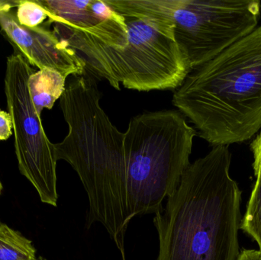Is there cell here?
<instances>
[{"mask_svg": "<svg viewBox=\"0 0 261 260\" xmlns=\"http://www.w3.org/2000/svg\"><path fill=\"white\" fill-rule=\"evenodd\" d=\"M228 146L189 166L165 207L154 214L156 260H237L242 191L230 175Z\"/></svg>", "mask_w": 261, "mask_h": 260, "instance_id": "obj_1", "label": "cell"}, {"mask_svg": "<svg viewBox=\"0 0 261 260\" xmlns=\"http://www.w3.org/2000/svg\"><path fill=\"white\" fill-rule=\"evenodd\" d=\"M99 100L94 79L74 76L60 99L69 132L54 147L57 160L73 167L88 197L86 228L102 224L125 260V234L132 220L127 206L125 134L112 123Z\"/></svg>", "mask_w": 261, "mask_h": 260, "instance_id": "obj_2", "label": "cell"}, {"mask_svg": "<svg viewBox=\"0 0 261 260\" xmlns=\"http://www.w3.org/2000/svg\"><path fill=\"white\" fill-rule=\"evenodd\" d=\"M125 18L128 42L110 47L54 21V34L73 49L87 70L120 90H176L191 71L174 35V0H106Z\"/></svg>", "mask_w": 261, "mask_h": 260, "instance_id": "obj_3", "label": "cell"}, {"mask_svg": "<svg viewBox=\"0 0 261 260\" xmlns=\"http://www.w3.org/2000/svg\"><path fill=\"white\" fill-rule=\"evenodd\" d=\"M173 104L214 147L252 138L261 129V25L191 70Z\"/></svg>", "mask_w": 261, "mask_h": 260, "instance_id": "obj_4", "label": "cell"}, {"mask_svg": "<svg viewBox=\"0 0 261 260\" xmlns=\"http://www.w3.org/2000/svg\"><path fill=\"white\" fill-rule=\"evenodd\" d=\"M130 219L155 214L177 189L190 163L196 131L179 111L135 116L124 133Z\"/></svg>", "mask_w": 261, "mask_h": 260, "instance_id": "obj_5", "label": "cell"}, {"mask_svg": "<svg viewBox=\"0 0 261 260\" xmlns=\"http://www.w3.org/2000/svg\"><path fill=\"white\" fill-rule=\"evenodd\" d=\"M259 0H174L175 39L191 70L254 32Z\"/></svg>", "mask_w": 261, "mask_h": 260, "instance_id": "obj_6", "label": "cell"}, {"mask_svg": "<svg viewBox=\"0 0 261 260\" xmlns=\"http://www.w3.org/2000/svg\"><path fill=\"white\" fill-rule=\"evenodd\" d=\"M34 70L21 53L8 57L4 79L8 111L12 118L18 169L36 189L41 203L57 207V160L54 143L43 128L29 90Z\"/></svg>", "mask_w": 261, "mask_h": 260, "instance_id": "obj_7", "label": "cell"}, {"mask_svg": "<svg viewBox=\"0 0 261 260\" xmlns=\"http://www.w3.org/2000/svg\"><path fill=\"white\" fill-rule=\"evenodd\" d=\"M0 27L29 64L39 70L52 69L65 77L70 75L85 76V63L51 31L41 26L28 27L21 25L11 11L0 12Z\"/></svg>", "mask_w": 261, "mask_h": 260, "instance_id": "obj_8", "label": "cell"}, {"mask_svg": "<svg viewBox=\"0 0 261 260\" xmlns=\"http://www.w3.org/2000/svg\"><path fill=\"white\" fill-rule=\"evenodd\" d=\"M47 11L50 22L59 21L76 33L107 46L124 47L128 42L125 18L115 12L102 18L92 11L91 0H37Z\"/></svg>", "mask_w": 261, "mask_h": 260, "instance_id": "obj_9", "label": "cell"}, {"mask_svg": "<svg viewBox=\"0 0 261 260\" xmlns=\"http://www.w3.org/2000/svg\"><path fill=\"white\" fill-rule=\"evenodd\" d=\"M67 77L52 69H43L32 73L29 90L37 112L41 115L44 108L51 109L65 91Z\"/></svg>", "mask_w": 261, "mask_h": 260, "instance_id": "obj_10", "label": "cell"}, {"mask_svg": "<svg viewBox=\"0 0 261 260\" xmlns=\"http://www.w3.org/2000/svg\"><path fill=\"white\" fill-rule=\"evenodd\" d=\"M30 240L0 221V260H36Z\"/></svg>", "mask_w": 261, "mask_h": 260, "instance_id": "obj_11", "label": "cell"}, {"mask_svg": "<svg viewBox=\"0 0 261 260\" xmlns=\"http://www.w3.org/2000/svg\"><path fill=\"white\" fill-rule=\"evenodd\" d=\"M254 171L257 180L247 206L246 213L241 221L240 229L254 238L261 251V166Z\"/></svg>", "mask_w": 261, "mask_h": 260, "instance_id": "obj_12", "label": "cell"}, {"mask_svg": "<svg viewBox=\"0 0 261 260\" xmlns=\"http://www.w3.org/2000/svg\"><path fill=\"white\" fill-rule=\"evenodd\" d=\"M15 16L21 25L28 27H38L48 18L47 11L37 0H20Z\"/></svg>", "mask_w": 261, "mask_h": 260, "instance_id": "obj_13", "label": "cell"}, {"mask_svg": "<svg viewBox=\"0 0 261 260\" xmlns=\"http://www.w3.org/2000/svg\"><path fill=\"white\" fill-rule=\"evenodd\" d=\"M13 132L12 118L7 111L0 109V140H6Z\"/></svg>", "mask_w": 261, "mask_h": 260, "instance_id": "obj_14", "label": "cell"}, {"mask_svg": "<svg viewBox=\"0 0 261 260\" xmlns=\"http://www.w3.org/2000/svg\"><path fill=\"white\" fill-rule=\"evenodd\" d=\"M251 150L254 156L253 168L254 170L261 166V129L257 137L251 143Z\"/></svg>", "mask_w": 261, "mask_h": 260, "instance_id": "obj_15", "label": "cell"}, {"mask_svg": "<svg viewBox=\"0 0 261 260\" xmlns=\"http://www.w3.org/2000/svg\"><path fill=\"white\" fill-rule=\"evenodd\" d=\"M237 260H261V251L255 250H243L239 253Z\"/></svg>", "mask_w": 261, "mask_h": 260, "instance_id": "obj_16", "label": "cell"}, {"mask_svg": "<svg viewBox=\"0 0 261 260\" xmlns=\"http://www.w3.org/2000/svg\"><path fill=\"white\" fill-rule=\"evenodd\" d=\"M20 0H0V12L11 11L13 8L18 7Z\"/></svg>", "mask_w": 261, "mask_h": 260, "instance_id": "obj_17", "label": "cell"}, {"mask_svg": "<svg viewBox=\"0 0 261 260\" xmlns=\"http://www.w3.org/2000/svg\"><path fill=\"white\" fill-rule=\"evenodd\" d=\"M36 260H47V259H45V258L43 257V256H38V258H37Z\"/></svg>", "mask_w": 261, "mask_h": 260, "instance_id": "obj_18", "label": "cell"}, {"mask_svg": "<svg viewBox=\"0 0 261 260\" xmlns=\"http://www.w3.org/2000/svg\"><path fill=\"white\" fill-rule=\"evenodd\" d=\"M2 190H3V185H2L1 182H0V195H1Z\"/></svg>", "mask_w": 261, "mask_h": 260, "instance_id": "obj_19", "label": "cell"}]
</instances>
